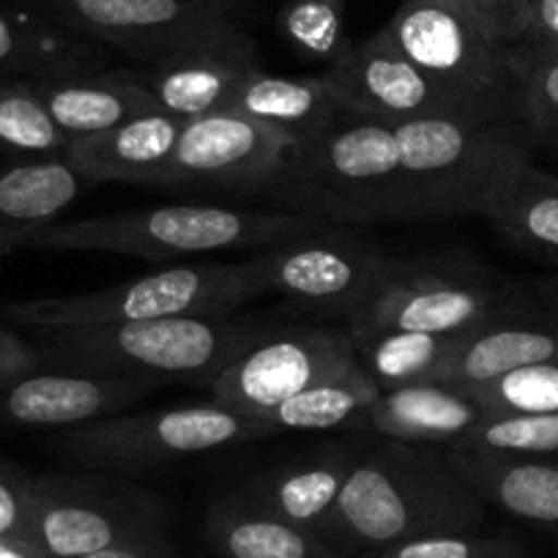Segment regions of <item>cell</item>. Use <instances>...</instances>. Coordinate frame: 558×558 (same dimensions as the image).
I'll use <instances>...</instances> for the list:
<instances>
[{"mask_svg":"<svg viewBox=\"0 0 558 558\" xmlns=\"http://www.w3.org/2000/svg\"><path fill=\"white\" fill-rule=\"evenodd\" d=\"M487 504L454 471L447 447L386 441L362 452L320 534L342 558L430 534L482 531Z\"/></svg>","mask_w":558,"mask_h":558,"instance_id":"6da1fadb","label":"cell"},{"mask_svg":"<svg viewBox=\"0 0 558 558\" xmlns=\"http://www.w3.org/2000/svg\"><path fill=\"white\" fill-rule=\"evenodd\" d=\"M279 326L282 320L271 313L186 315L110 329L63 331L31 342L45 356V367L90 369L157 386L175 380L211 386L244 348Z\"/></svg>","mask_w":558,"mask_h":558,"instance_id":"7a4b0ae2","label":"cell"},{"mask_svg":"<svg viewBox=\"0 0 558 558\" xmlns=\"http://www.w3.org/2000/svg\"><path fill=\"white\" fill-rule=\"evenodd\" d=\"M324 219L291 211H252V208L181 206L134 208V211L101 214V217L72 219L47 225L28 241L25 250L105 252L154 263L201 260L235 250H266L299 233L320 228Z\"/></svg>","mask_w":558,"mask_h":558,"instance_id":"3957f363","label":"cell"},{"mask_svg":"<svg viewBox=\"0 0 558 558\" xmlns=\"http://www.w3.org/2000/svg\"><path fill=\"white\" fill-rule=\"evenodd\" d=\"M260 296H266V286L252 257L239 263L197 260L175 263L105 291L3 304L0 320L36 340L63 331L110 329L186 315H230Z\"/></svg>","mask_w":558,"mask_h":558,"instance_id":"277c9868","label":"cell"},{"mask_svg":"<svg viewBox=\"0 0 558 558\" xmlns=\"http://www.w3.org/2000/svg\"><path fill=\"white\" fill-rule=\"evenodd\" d=\"M534 307V299L465 250L391 255L345 329L353 342L391 329L460 337Z\"/></svg>","mask_w":558,"mask_h":558,"instance_id":"5b68a950","label":"cell"},{"mask_svg":"<svg viewBox=\"0 0 558 558\" xmlns=\"http://www.w3.org/2000/svg\"><path fill=\"white\" fill-rule=\"evenodd\" d=\"M263 197L279 211L331 225L402 222L400 148L395 126L340 112L318 137L299 146Z\"/></svg>","mask_w":558,"mask_h":558,"instance_id":"8992f818","label":"cell"},{"mask_svg":"<svg viewBox=\"0 0 558 558\" xmlns=\"http://www.w3.org/2000/svg\"><path fill=\"white\" fill-rule=\"evenodd\" d=\"M400 148L402 222L471 217L504 168L531 157L520 123L493 118H413L391 123Z\"/></svg>","mask_w":558,"mask_h":558,"instance_id":"52a82bcc","label":"cell"},{"mask_svg":"<svg viewBox=\"0 0 558 558\" xmlns=\"http://www.w3.org/2000/svg\"><path fill=\"white\" fill-rule=\"evenodd\" d=\"M58 23L148 66L197 52L260 58L241 25V0H23Z\"/></svg>","mask_w":558,"mask_h":558,"instance_id":"ba28073f","label":"cell"},{"mask_svg":"<svg viewBox=\"0 0 558 558\" xmlns=\"http://www.w3.org/2000/svg\"><path fill=\"white\" fill-rule=\"evenodd\" d=\"M384 31L413 66L449 94L485 116L523 126L512 47L501 45L469 9L454 0H400Z\"/></svg>","mask_w":558,"mask_h":558,"instance_id":"9c48e42d","label":"cell"},{"mask_svg":"<svg viewBox=\"0 0 558 558\" xmlns=\"http://www.w3.org/2000/svg\"><path fill=\"white\" fill-rule=\"evenodd\" d=\"M277 436L263 418L244 416L219 402L116 413L58 433L69 460L105 474H148L233 444Z\"/></svg>","mask_w":558,"mask_h":558,"instance_id":"30bf717a","label":"cell"},{"mask_svg":"<svg viewBox=\"0 0 558 558\" xmlns=\"http://www.w3.org/2000/svg\"><path fill=\"white\" fill-rule=\"evenodd\" d=\"M151 493L99 474H31L25 545L45 558H85L118 545L168 539Z\"/></svg>","mask_w":558,"mask_h":558,"instance_id":"8fae6325","label":"cell"},{"mask_svg":"<svg viewBox=\"0 0 558 558\" xmlns=\"http://www.w3.org/2000/svg\"><path fill=\"white\" fill-rule=\"evenodd\" d=\"M389 252L362 225H320L252 255L266 293L318 318L345 320L367 299Z\"/></svg>","mask_w":558,"mask_h":558,"instance_id":"7c38bea8","label":"cell"},{"mask_svg":"<svg viewBox=\"0 0 558 558\" xmlns=\"http://www.w3.org/2000/svg\"><path fill=\"white\" fill-rule=\"evenodd\" d=\"M296 143L239 112H211L184 123L151 190L263 197L286 170Z\"/></svg>","mask_w":558,"mask_h":558,"instance_id":"4fadbf2b","label":"cell"},{"mask_svg":"<svg viewBox=\"0 0 558 558\" xmlns=\"http://www.w3.org/2000/svg\"><path fill=\"white\" fill-rule=\"evenodd\" d=\"M356 342L345 326L282 324L239 353L208 386L211 400L263 418L299 391L356 364Z\"/></svg>","mask_w":558,"mask_h":558,"instance_id":"5bb4252c","label":"cell"},{"mask_svg":"<svg viewBox=\"0 0 558 558\" xmlns=\"http://www.w3.org/2000/svg\"><path fill=\"white\" fill-rule=\"evenodd\" d=\"M320 80L340 112L375 118V121L402 123L413 118L458 116L490 118L460 96L449 94L418 66H413L384 28L367 39L353 41L351 50L340 61L324 69Z\"/></svg>","mask_w":558,"mask_h":558,"instance_id":"9a60e30c","label":"cell"},{"mask_svg":"<svg viewBox=\"0 0 558 558\" xmlns=\"http://www.w3.org/2000/svg\"><path fill=\"white\" fill-rule=\"evenodd\" d=\"M157 389V384L90 369L41 367L0 386V425L66 427L116 416Z\"/></svg>","mask_w":558,"mask_h":558,"instance_id":"2e32d148","label":"cell"},{"mask_svg":"<svg viewBox=\"0 0 558 558\" xmlns=\"http://www.w3.org/2000/svg\"><path fill=\"white\" fill-rule=\"evenodd\" d=\"M101 41L23 0H0V77L56 80L121 66Z\"/></svg>","mask_w":558,"mask_h":558,"instance_id":"e0dca14e","label":"cell"},{"mask_svg":"<svg viewBox=\"0 0 558 558\" xmlns=\"http://www.w3.org/2000/svg\"><path fill=\"white\" fill-rule=\"evenodd\" d=\"M359 458L362 452L356 447L335 444L307 458H296L255 474L235 496L263 512L320 534Z\"/></svg>","mask_w":558,"mask_h":558,"instance_id":"ac0fdd59","label":"cell"},{"mask_svg":"<svg viewBox=\"0 0 558 558\" xmlns=\"http://www.w3.org/2000/svg\"><path fill=\"white\" fill-rule=\"evenodd\" d=\"M476 217L509 250L531 260L558 263V179L531 165V157L512 159L498 173Z\"/></svg>","mask_w":558,"mask_h":558,"instance_id":"d6986e66","label":"cell"},{"mask_svg":"<svg viewBox=\"0 0 558 558\" xmlns=\"http://www.w3.org/2000/svg\"><path fill=\"white\" fill-rule=\"evenodd\" d=\"M550 362H558V307H534L460 337L436 380L480 386L512 369Z\"/></svg>","mask_w":558,"mask_h":558,"instance_id":"ffe728a7","label":"cell"},{"mask_svg":"<svg viewBox=\"0 0 558 558\" xmlns=\"http://www.w3.org/2000/svg\"><path fill=\"white\" fill-rule=\"evenodd\" d=\"M485 418L487 411L465 386L425 380L380 391L364 413L362 425L386 441L449 447Z\"/></svg>","mask_w":558,"mask_h":558,"instance_id":"44dd1931","label":"cell"},{"mask_svg":"<svg viewBox=\"0 0 558 558\" xmlns=\"http://www.w3.org/2000/svg\"><path fill=\"white\" fill-rule=\"evenodd\" d=\"M184 123V118L170 112H148L121 126L74 137L63 159L88 184L126 181V184L148 186L165 159L173 154Z\"/></svg>","mask_w":558,"mask_h":558,"instance_id":"7402d4cb","label":"cell"},{"mask_svg":"<svg viewBox=\"0 0 558 558\" xmlns=\"http://www.w3.org/2000/svg\"><path fill=\"white\" fill-rule=\"evenodd\" d=\"M260 58L235 52H197L148 66H121L132 83L146 90L157 107L184 121L211 112H228L241 83Z\"/></svg>","mask_w":558,"mask_h":558,"instance_id":"603a6c76","label":"cell"},{"mask_svg":"<svg viewBox=\"0 0 558 558\" xmlns=\"http://www.w3.org/2000/svg\"><path fill=\"white\" fill-rule=\"evenodd\" d=\"M454 471L485 504L529 523L558 529V463L523 454L449 449Z\"/></svg>","mask_w":558,"mask_h":558,"instance_id":"cb8c5ba5","label":"cell"},{"mask_svg":"<svg viewBox=\"0 0 558 558\" xmlns=\"http://www.w3.org/2000/svg\"><path fill=\"white\" fill-rule=\"evenodd\" d=\"M88 181L66 159H25L0 168V257L28 241L83 195Z\"/></svg>","mask_w":558,"mask_h":558,"instance_id":"d4e9b609","label":"cell"},{"mask_svg":"<svg viewBox=\"0 0 558 558\" xmlns=\"http://www.w3.org/2000/svg\"><path fill=\"white\" fill-rule=\"evenodd\" d=\"M39 96L52 121L69 137L105 132L132 118L157 112V101L123 74L121 66L107 72L72 74L56 80H25Z\"/></svg>","mask_w":558,"mask_h":558,"instance_id":"484cf974","label":"cell"},{"mask_svg":"<svg viewBox=\"0 0 558 558\" xmlns=\"http://www.w3.org/2000/svg\"><path fill=\"white\" fill-rule=\"evenodd\" d=\"M206 536L219 558H342L318 531L263 512L239 496L208 509Z\"/></svg>","mask_w":558,"mask_h":558,"instance_id":"4316f807","label":"cell"},{"mask_svg":"<svg viewBox=\"0 0 558 558\" xmlns=\"http://www.w3.org/2000/svg\"><path fill=\"white\" fill-rule=\"evenodd\" d=\"M228 112H239L277 129L299 148L318 137L340 116V107L320 77H282L255 66L241 83Z\"/></svg>","mask_w":558,"mask_h":558,"instance_id":"83f0119b","label":"cell"},{"mask_svg":"<svg viewBox=\"0 0 558 558\" xmlns=\"http://www.w3.org/2000/svg\"><path fill=\"white\" fill-rule=\"evenodd\" d=\"M378 395L380 389L364 373L362 364L356 362L345 373L331 375V378L293 395L291 400L268 411L263 422L271 425L277 433H320L337 430V427H353L362 425L364 413H367V408L373 405Z\"/></svg>","mask_w":558,"mask_h":558,"instance_id":"f1b7e54d","label":"cell"},{"mask_svg":"<svg viewBox=\"0 0 558 558\" xmlns=\"http://www.w3.org/2000/svg\"><path fill=\"white\" fill-rule=\"evenodd\" d=\"M463 337V335H460ZM460 337L391 329L356 342V359L380 391L436 380Z\"/></svg>","mask_w":558,"mask_h":558,"instance_id":"f546056e","label":"cell"},{"mask_svg":"<svg viewBox=\"0 0 558 558\" xmlns=\"http://www.w3.org/2000/svg\"><path fill=\"white\" fill-rule=\"evenodd\" d=\"M69 137L25 80L0 77V151L28 159H63Z\"/></svg>","mask_w":558,"mask_h":558,"instance_id":"4dcf8cb0","label":"cell"},{"mask_svg":"<svg viewBox=\"0 0 558 558\" xmlns=\"http://www.w3.org/2000/svg\"><path fill=\"white\" fill-rule=\"evenodd\" d=\"M345 9L348 0H286L277 14V28L299 56L329 69L353 45L348 39Z\"/></svg>","mask_w":558,"mask_h":558,"instance_id":"1f68e13d","label":"cell"},{"mask_svg":"<svg viewBox=\"0 0 558 558\" xmlns=\"http://www.w3.org/2000/svg\"><path fill=\"white\" fill-rule=\"evenodd\" d=\"M465 389L487 416H553L558 413V362L512 369Z\"/></svg>","mask_w":558,"mask_h":558,"instance_id":"d6a6232c","label":"cell"},{"mask_svg":"<svg viewBox=\"0 0 558 558\" xmlns=\"http://www.w3.org/2000/svg\"><path fill=\"white\" fill-rule=\"evenodd\" d=\"M356 558H529L523 542L507 534H482V531H458V534H430L397 545L375 547L359 553Z\"/></svg>","mask_w":558,"mask_h":558,"instance_id":"836d02e7","label":"cell"},{"mask_svg":"<svg viewBox=\"0 0 558 558\" xmlns=\"http://www.w3.org/2000/svg\"><path fill=\"white\" fill-rule=\"evenodd\" d=\"M514 61L525 132L534 146L558 148V56L523 58L514 52Z\"/></svg>","mask_w":558,"mask_h":558,"instance_id":"e575fe53","label":"cell"},{"mask_svg":"<svg viewBox=\"0 0 558 558\" xmlns=\"http://www.w3.org/2000/svg\"><path fill=\"white\" fill-rule=\"evenodd\" d=\"M469 9L501 45L514 47L523 41L531 23V0H454Z\"/></svg>","mask_w":558,"mask_h":558,"instance_id":"d590c367","label":"cell"},{"mask_svg":"<svg viewBox=\"0 0 558 558\" xmlns=\"http://www.w3.org/2000/svg\"><path fill=\"white\" fill-rule=\"evenodd\" d=\"M31 474L20 465L0 460V539L25 542L28 531Z\"/></svg>","mask_w":558,"mask_h":558,"instance_id":"8d00e7d4","label":"cell"},{"mask_svg":"<svg viewBox=\"0 0 558 558\" xmlns=\"http://www.w3.org/2000/svg\"><path fill=\"white\" fill-rule=\"evenodd\" d=\"M41 367H45V356L36 342L17 335L12 326L0 320V386L12 384Z\"/></svg>","mask_w":558,"mask_h":558,"instance_id":"74e56055","label":"cell"},{"mask_svg":"<svg viewBox=\"0 0 558 558\" xmlns=\"http://www.w3.org/2000/svg\"><path fill=\"white\" fill-rule=\"evenodd\" d=\"M512 50L523 58L550 56L558 50V0H531L529 31Z\"/></svg>","mask_w":558,"mask_h":558,"instance_id":"f35d334b","label":"cell"},{"mask_svg":"<svg viewBox=\"0 0 558 558\" xmlns=\"http://www.w3.org/2000/svg\"><path fill=\"white\" fill-rule=\"evenodd\" d=\"M85 558H181V556L173 550L170 539H159V542H140V545H118V547H110V550L94 553V556H85Z\"/></svg>","mask_w":558,"mask_h":558,"instance_id":"ab89813d","label":"cell"},{"mask_svg":"<svg viewBox=\"0 0 558 558\" xmlns=\"http://www.w3.org/2000/svg\"><path fill=\"white\" fill-rule=\"evenodd\" d=\"M0 558H45L34 550L31 545L25 542H9V539H0Z\"/></svg>","mask_w":558,"mask_h":558,"instance_id":"60d3db41","label":"cell"},{"mask_svg":"<svg viewBox=\"0 0 558 558\" xmlns=\"http://www.w3.org/2000/svg\"><path fill=\"white\" fill-rule=\"evenodd\" d=\"M536 293H539L542 302H547V307H558V277L542 279L536 286Z\"/></svg>","mask_w":558,"mask_h":558,"instance_id":"b9f144b4","label":"cell"},{"mask_svg":"<svg viewBox=\"0 0 558 558\" xmlns=\"http://www.w3.org/2000/svg\"><path fill=\"white\" fill-rule=\"evenodd\" d=\"M550 56H558V50H556V52H550Z\"/></svg>","mask_w":558,"mask_h":558,"instance_id":"7bdbcfd3","label":"cell"},{"mask_svg":"<svg viewBox=\"0 0 558 558\" xmlns=\"http://www.w3.org/2000/svg\"><path fill=\"white\" fill-rule=\"evenodd\" d=\"M556 463H558V460H556Z\"/></svg>","mask_w":558,"mask_h":558,"instance_id":"ee69618b","label":"cell"}]
</instances>
